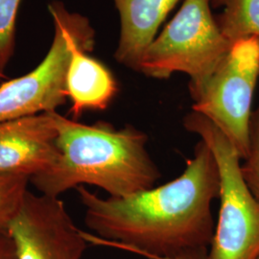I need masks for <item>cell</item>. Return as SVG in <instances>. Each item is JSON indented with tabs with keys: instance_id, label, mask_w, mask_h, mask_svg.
<instances>
[{
	"instance_id": "6da1fadb",
	"label": "cell",
	"mask_w": 259,
	"mask_h": 259,
	"mask_svg": "<svg viewBox=\"0 0 259 259\" xmlns=\"http://www.w3.org/2000/svg\"><path fill=\"white\" fill-rule=\"evenodd\" d=\"M84 208V223L98 237L89 242L153 257L208 250L215 224L211 205L219 198V172L212 152L203 140L184 172L160 186L126 197L103 198L85 186L76 188Z\"/></svg>"
},
{
	"instance_id": "7c38bea8",
	"label": "cell",
	"mask_w": 259,
	"mask_h": 259,
	"mask_svg": "<svg viewBox=\"0 0 259 259\" xmlns=\"http://www.w3.org/2000/svg\"><path fill=\"white\" fill-rule=\"evenodd\" d=\"M30 179L0 173V233L8 232L27 194Z\"/></svg>"
},
{
	"instance_id": "8992f818",
	"label": "cell",
	"mask_w": 259,
	"mask_h": 259,
	"mask_svg": "<svg viewBox=\"0 0 259 259\" xmlns=\"http://www.w3.org/2000/svg\"><path fill=\"white\" fill-rule=\"evenodd\" d=\"M258 79L259 37H244L232 44L202 87L189 92L192 111L212 121L242 159L249 148L251 104Z\"/></svg>"
},
{
	"instance_id": "277c9868",
	"label": "cell",
	"mask_w": 259,
	"mask_h": 259,
	"mask_svg": "<svg viewBox=\"0 0 259 259\" xmlns=\"http://www.w3.org/2000/svg\"><path fill=\"white\" fill-rule=\"evenodd\" d=\"M232 46L216 22L211 0H185L145 50L139 72L158 80L185 73L192 92L206 82Z\"/></svg>"
},
{
	"instance_id": "8fae6325",
	"label": "cell",
	"mask_w": 259,
	"mask_h": 259,
	"mask_svg": "<svg viewBox=\"0 0 259 259\" xmlns=\"http://www.w3.org/2000/svg\"><path fill=\"white\" fill-rule=\"evenodd\" d=\"M211 6L222 10L215 19L232 44L244 37H259V0H211Z\"/></svg>"
},
{
	"instance_id": "e0dca14e",
	"label": "cell",
	"mask_w": 259,
	"mask_h": 259,
	"mask_svg": "<svg viewBox=\"0 0 259 259\" xmlns=\"http://www.w3.org/2000/svg\"><path fill=\"white\" fill-rule=\"evenodd\" d=\"M6 76H5V73H2V72H0V80L1 79H4Z\"/></svg>"
},
{
	"instance_id": "9c48e42d",
	"label": "cell",
	"mask_w": 259,
	"mask_h": 259,
	"mask_svg": "<svg viewBox=\"0 0 259 259\" xmlns=\"http://www.w3.org/2000/svg\"><path fill=\"white\" fill-rule=\"evenodd\" d=\"M180 0H113L120 17V37L114 59L139 72L145 50Z\"/></svg>"
},
{
	"instance_id": "ba28073f",
	"label": "cell",
	"mask_w": 259,
	"mask_h": 259,
	"mask_svg": "<svg viewBox=\"0 0 259 259\" xmlns=\"http://www.w3.org/2000/svg\"><path fill=\"white\" fill-rule=\"evenodd\" d=\"M53 111L0 122V173L27 177L46 172L59 156Z\"/></svg>"
},
{
	"instance_id": "5bb4252c",
	"label": "cell",
	"mask_w": 259,
	"mask_h": 259,
	"mask_svg": "<svg viewBox=\"0 0 259 259\" xmlns=\"http://www.w3.org/2000/svg\"><path fill=\"white\" fill-rule=\"evenodd\" d=\"M241 169L250 191L259 201V103L251 113L249 148Z\"/></svg>"
},
{
	"instance_id": "5b68a950",
	"label": "cell",
	"mask_w": 259,
	"mask_h": 259,
	"mask_svg": "<svg viewBox=\"0 0 259 259\" xmlns=\"http://www.w3.org/2000/svg\"><path fill=\"white\" fill-rule=\"evenodd\" d=\"M48 10L54 22L52 44L32 71L0 85V122L57 111L67 100L65 74L73 50L94 49L95 31L88 18L59 1L51 2Z\"/></svg>"
},
{
	"instance_id": "7a4b0ae2",
	"label": "cell",
	"mask_w": 259,
	"mask_h": 259,
	"mask_svg": "<svg viewBox=\"0 0 259 259\" xmlns=\"http://www.w3.org/2000/svg\"><path fill=\"white\" fill-rule=\"evenodd\" d=\"M59 156L46 172L30 179L39 193L60 197L79 186L102 188L126 197L154 187L161 176L147 151L148 136L127 125H89L53 111Z\"/></svg>"
},
{
	"instance_id": "ac0fdd59",
	"label": "cell",
	"mask_w": 259,
	"mask_h": 259,
	"mask_svg": "<svg viewBox=\"0 0 259 259\" xmlns=\"http://www.w3.org/2000/svg\"><path fill=\"white\" fill-rule=\"evenodd\" d=\"M259 259V258H258Z\"/></svg>"
},
{
	"instance_id": "2e32d148",
	"label": "cell",
	"mask_w": 259,
	"mask_h": 259,
	"mask_svg": "<svg viewBox=\"0 0 259 259\" xmlns=\"http://www.w3.org/2000/svg\"><path fill=\"white\" fill-rule=\"evenodd\" d=\"M151 259H208V250H188L170 257H153Z\"/></svg>"
},
{
	"instance_id": "4fadbf2b",
	"label": "cell",
	"mask_w": 259,
	"mask_h": 259,
	"mask_svg": "<svg viewBox=\"0 0 259 259\" xmlns=\"http://www.w3.org/2000/svg\"><path fill=\"white\" fill-rule=\"evenodd\" d=\"M21 0H0V72L14 55L16 48V23Z\"/></svg>"
},
{
	"instance_id": "30bf717a",
	"label": "cell",
	"mask_w": 259,
	"mask_h": 259,
	"mask_svg": "<svg viewBox=\"0 0 259 259\" xmlns=\"http://www.w3.org/2000/svg\"><path fill=\"white\" fill-rule=\"evenodd\" d=\"M89 53L83 47L75 48L66 69L65 94L74 120L84 111H105L118 93L111 70Z\"/></svg>"
},
{
	"instance_id": "3957f363",
	"label": "cell",
	"mask_w": 259,
	"mask_h": 259,
	"mask_svg": "<svg viewBox=\"0 0 259 259\" xmlns=\"http://www.w3.org/2000/svg\"><path fill=\"white\" fill-rule=\"evenodd\" d=\"M184 126L212 152L220 180V212L208 259L259 258V201L247 185L240 154L212 121L192 111Z\"/></svg>"
},
{
	"instance_id": "52a82bcc",
	"label": "cell",
	"mask_w": 259,
	"mask_h": 259,
	"mask_svg": "<svg viewBox=\"0 0 259 259\" xmlns=\"http://www.w3.org/2000/svg\"><path fill=\"white\" fill-rule=\"evenodd\" d=\"M7 232L17 259H82L89 242L60 197L30 191Z\"/></svg>"
},
{
	"instance_id": "9a60e30c",
	"label": "cell",
	"mask_w": 259,
	"mask_h": 259,
	"mask_svg": "<svg viewBox=\"0 0 259 259\" xmlns=\"http://www.w3.org/2000/svg\"><path fill=\"white\" fill-rule=\"evenodd\" d=\"M0 259H17L15 246L8 232L0 233Z\"/></svg>"
}]
</instances>
